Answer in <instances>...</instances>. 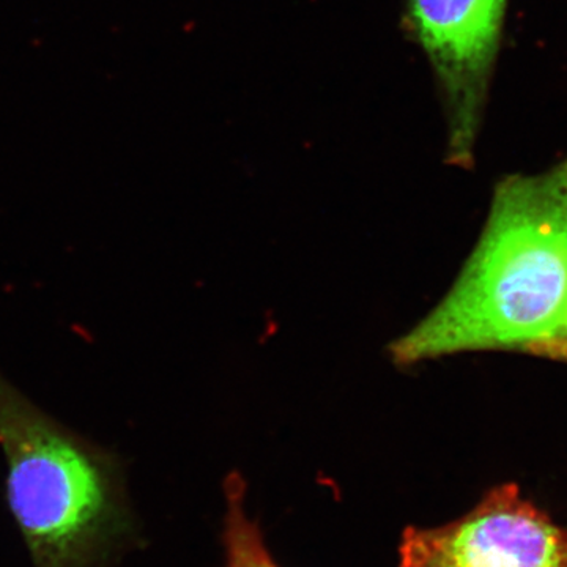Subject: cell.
<instances>
[{
    "label": "cell",
    "mask_w": 567,
    "mask_h": 567,
    "mask_svg": "<svg viewBox=\"0 0 567 567\" xmlns=\"http://www.w3.org/2000/svg\"><path fill=\"white\" fill-rule=\"evenodd\" d=\"M567 344V159L502 178L456 282L390 347L395 365Z\"/></svg>",
    "instance_id": "obj_1"
},
{
    "label": "cell",
    "mask_w": 567,
    "mask_h": 567,
    "mask_svg": "<svg viewBox=\"0 0 567 567\" xmlns=\"http://www.w3.org/2000/svg\"><path fill=\"white\" fill-rule=\"evenodd\" d=\"M509 0H404L402 28L431 66L446 123V162L470 167L502 51Z\"/></svg>",
    "instance_id": "obj_3"
},
{
    "label": "cell",
    "mask_w": 567,
    "mask_h": 567,
    "mask_svg": "<svg viewBox=\"0 0 567 567\" xmlns=\"http://www.w3.org/2000/svg\"><path fill=\"white\" fill-rule=\"evenodd\" d=\"M543 354L544 358H551V360L565 361L567 363V344L547 346Z\"/></svg>",
    "instance_id": "obj_6"
},
{
    "label": "cell",
    "mask_w": 567,
    "mask_h": 567,
    "mask_svg": "<svg viewBox=\"0 0 567 567\" xmlns=\"http://www.w3.org/2000/svg\"><path fill=\"white\" fill-rule=\"evenodd\" d=\"M6 502L33 567H114L137 544L121 457L0 372Z\"/></svg>",
    "instance_id": "obj_2"
},
{
    "label": "cell",
    "mask_w": 567,
    "mask_h": 567,
    "mask_svg": "<svg viewBox=\"0 0 567 567\" xmlns=\"http://www.w3.org/2000/svg\"><path fill=\"white\" fill-rule=\"evenodd\" d=\"M398 567H567V532L514 483L442 527H406Z\"/></svg>",
    "instance_id": "obj_4"
},
{
    "label": "cell",
    "mask_w": 567,
    "mask_h": 567,
    "mask_svg": "<svg viewBox=\"0 0 567 567\" xmlns=\"http://www.w3.org/2000/svg\"><path fill=\"white\" fill-rule=\"evenodd\" d=\"M245 492L241 477H229L223 532L226 567H281L268 550L259 524L246 513Z\"/></svg>",
    "instance_id": "obj_5"
}]
</instances>
